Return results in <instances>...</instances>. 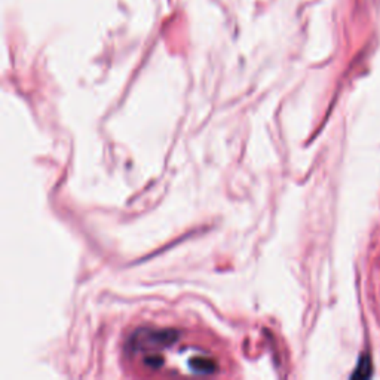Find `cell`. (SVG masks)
I'll use <instances>...</instances> for the list:
<instances>
[{
  "instance_id": "1",
  "label": "cell",
  "mask_w": 380,
  "mask_h": 380,
  "mask_svg": "<svg viewBox=\"0 0 380 380\" xmlns=\"http://www.w3.org/2000/svg\"><path fill=\"white\" fill-rule=\"evenodd\" d=\"M372 367L373 366H372V359H370V357L367 354L361 355L355 372L350 377L352 379H368L370 376H372Z\"/></svg>"
}]
</instances>
